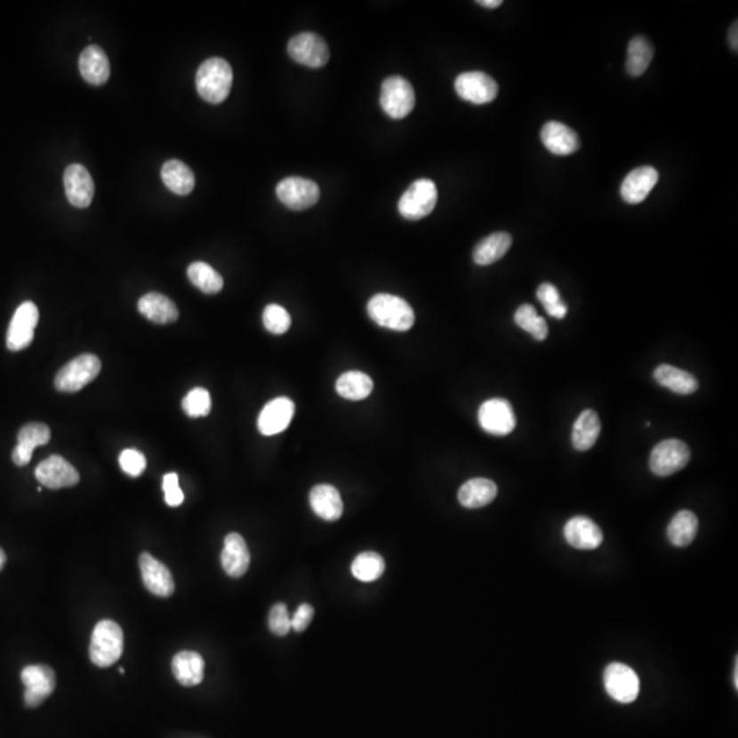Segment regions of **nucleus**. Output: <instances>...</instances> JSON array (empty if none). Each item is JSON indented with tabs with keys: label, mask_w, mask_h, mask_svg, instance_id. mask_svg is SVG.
Listing matches in <instances>:
<instances>
[{
	"label": "nucleus",
	"mask_w": 738,
	"mask_h": 738,
	"mask_svg": "<svg viewBox=\"0 0 738 738\" xmlns=\"http://www.w3.org/2000/svg\"><path fill=\"white\" fill-rule=\"evenodd\" d=\"M221 567L234 579H239L248 572L251 564V552L246 541L239 533H229L225 539V547L221 556Z\"/></svg>",
	"instance_id": "4be33fe9"
},
{
	"label": "nucleus",
	"mask_w": 738,
	"mask_h": 738,
	"mask_svg": "<svg viewBox=\"0 0 738 738\" xmlns=\"http://www.w3.org/2000/svg\"><path fill=\"white\" fill-rule=\"evenodd\" d=\"M163 491H164L167 505L172 506V508L182 505L183 493L180 488V483H178L177 473H167L164 476V478H163Z\"/></svg>",
	"instance_id": "c03bdc74"
},
{
	"label": "nucleus",
	"mask_w": 738,
	"mask_h": 738,
	"mask_svg": "<svg viewBox=\"0 0 738 738\" xmlns=\"http://www.w3.org/2000/svg\"><path fill=\"white\" fill-rule=\"evenodd\" d=\"M39 309L32 301L22 302L15 310L7 331V348L12 352L24 350L32 343L39 323Z\"/></svg>",
	"instance_id": "f8f14e48"
},
{
	"label": "nucleus",
	"mask_w": 738,
	"mask_h": 738,
	"mask_svg": "<svg viewBox=\"0 0 738 738\" xmlns=\"http://www.w3.org/2000/svg\"><path fill=\"white\" fill-rule=\"evenodd\" d=\"M564 534L567 543L577 549H595L603 541L602 529L584 516L570 518L565 525Z\"/></svg>",
	"instance_id": "412c9836"
},
{
	"label": "nucleus",
	"mask_w": 738,
	"mask_h": 738,
	"mask_svg": "<svg viewBox=\"0 0 738 738\" xmlns=\"http://www.w3.org/2000/svg\"><path fill=\"white\" fill-rule=\"evenodd\" d=\"M605 688L608 696L620 703H632L640 692V679L630 666L623 663H610L603 674Z\"/></svg>",
	"instance_id": "1a4fd4ad"
},
{
	"label": "nucleus",
	"mask_w": 738,
	"mask_h": 738,
	"mask_svg": "<svg viewBox=\"0 0 738 738\" xmlns=\"http://www.w3.org/2000/svg\"><path fill=\"white\" fill-rule=\"evenodd\" d=\"M66 196L74 207L86 208L95 196V183L88 170L81 164H70L63 175Z\"/></svg>",
	"instance_id": "f3484780"
},
{
	"label": "nucleus",
	"mask_w": 738,
	"mask_h": 738,
	"mask_svg": "<svg viewBox=\"0 0 738 738\" xmlns=\"http://www.w3.org/2000/svg\"><path fill=\"white\" fill-rule=\"evenodd\" d=\"M309 502L315 514L325 521H337L342 516V498L340 491L333 485H315L309 493Z\"/></svg>",
	"instance_id": "b1692460"
},
{
	"label": "nucleus",
	"mask_w": 738,
	"mask_h": 738,
	"mask_svg": "<svg viewBox=\"0 0 738 738\" xmlns=\"http://www.w3.org/2000/svg\"><path fill=\"white\" fill-rule=\"evenodd\" d=\"M498 495V487L490 478L476 477L461 485L458 501L467 509H480L490 505Z\"/></svg>",
	"instance_id": "a878e982"
},
{
	"label": "nucleus",
	"mask_w": 738,
	"mask_h": 738,
	"mask_svg": "<svg viewBox=\"0 0 738 738\" xmlns=\"http://www.w3.org/2000/svg\"><path fill=\"white\" fill-rule=\"evenodd\" d=\"M658 180L659 172L654 167H638L626 175L621 185V196L628 205H640L655 188Z\"/></svg>",
	"instance_id": "aec40b11"
},
{
	"label": "nucleus",
	"mask_w": 738,
	"mask_h": 738,
	"mask_svg": "<svg viewBox=\"0 0 738 738\" xmlns=\"http://www.w3.org/2000/svg\"><path fill=\"white\" fill-rule=\"evenodd\" d=\"M654 58V48L647 37L638 36L630 40L626 55V70L632 77H640L646 73Z\"/></svg>",
	"instance_id": "f704fd0d"
},
{
	"label": "nucleus",
	"mask_w": 738,
	"mask_h": 738,
	"mask_svg": "<svg viewBox=\"0 0 738 738\" xmlns=\"http://www.w3.org/2000/svg\"><path fill=\"white\" fill-rule=\"evenodd\" d=\"M162 180L175 195L187 196L195 189V174L180 160L172 159L163 164Z\"/></svg>",
	"instance_id": "2f4dec72"
},
{
	"label": "nucleus",
	"mask_w": 738,
	"mask_h": 738,
	"mask_svg": "<svg viewBox=\"0 0 738 738\" xmlns=\"http://www.w3.org/2000/svg\"><path fill=\"white\" fill-rule=\"evenodd\" d=\"M437 189L434 180H414L406 192L399 198V213L408 221H420L426 218L437 207Z\"/></svg>",
	"instance_id": "20e7f679"
},
{
	"label": "nucleus",
	"mask_w": 738,
	"mask_h": 738,
	"mask_svg": "<svg viewBox=\"0 0 738 738\" xmlns=\"http://www.w3.org/2000/svg\"><path fill=\"white\" fill-rule=\"evenodd\" d=\"M80 73L91 85H103L108 81L109 60L99 45H88L80 55Z\"/></svg>",
	"instance_id": "393cba45"
},
{
	"label": "nucleus",
	"mask_w": 738,
	"mask_h": 738,
	"mask_svg": "<svg viewBox=\"0 0 738 738\" xmlns=\"http://www.w3.org/2000/svg\"><path fill=\"white\" fill-rule=\"evenodd\" d=\"M101 363L95 355H81L60 368L55 387L62 393H77L100 373Z\"/></svg>",
	"instance_id": "423d86ee"
},
{
	"label": "nucleus",
	"mask_w": 738,
	"mask_h": 738,
	"mask_svg": "<svg viewBox=\"0 0 738 738\" xmlns=\"http://www.w3.org/2000/svg\"><path fill=\"white\" fill-rule=\"evenodd\" d=\"M50 427L43 422H29L18 432V445L12 450V461L18 467H25L32 460L33 450L50 442Z\"/></svg>",
	"instance_id": "6ab92c4d"
},
{
	"label": "nucleus",
	"mask_w": 738,
	"mask_h": 738,
	"mask_svg": "<svg viewBox=\"0 0 738 738\" xmlns=\"http://www.w3.org/2000/svg\"><path fill=\"white\" fill-rule=\"evenodd\" d=\"M35 475L43 485L51 490L73 487L80 482L77 469L60 455H51L40 462L36 468Z\"/></svg>",
	"instance_id": "2eb2a0df"
},
{
	"label": "nucleus",
	"mask_w": 738,
	"mask_h": 738,
	"mask_svg": "<svg viewBox=\"0 0 738 738\" xmlns=\"http://www.w3.org/2000/svg\"><path fill=\"white\" fill-rule=\"evenodd\" d=\"M119 465L127 475L132 476V477H139L147 468V460L139 450L127 449L124 450L119 455Z\"/></svg>",
	"instance_id": "79ce46f5"
},
{
	"label": "nucleus",
	"mask_w": 738,
	"mask_h": 738,
	"mask_svg": "<svg viewBox=\"0 0 738 738\" xmlns=\"http://www.w3.org/2000/svg\"><path fill=\"white\" fill-rule=\"evenodd\" d=\"M139 310L142 317L156 325H169L180 317L177 305L160 293H148L139 301Z\"/></svg>",
	"instance_id": "bb28decb"
},
{
	"label": "nucleus",
	"mask_w": 738,
	"mask_h": 738,
	"mask_svg": "<svg viewBox=\"0 0 738 738\" xmlns=\"http://www.w3.org/2000/svg\"><path fill=\"white\" fill-rule=\"evenodd\" d=\"M294 402L287 397L272 399L264 406L257 419V429L264 437L281 434L294 417Z\"/></svg>",
	"instance_id": "dca6fc26"
},
{
	"label": "nucleus",
	"mask_w": 738,
	"mask_h": 738,
	"mask_svg": "<svg viewBox=\"0 0 738 738\" xmlns=\"http://www.w3.org/2000/svg\"><path fill=\"white\" fill-rule=\"evenodd\" d=\"M263 325L271 334L282 335L292 325V317L281 305L269 304L263 312Z\"/></svg>",
	"instance_id": "a19ab883"
},
{
	"label": "nucleus",
	"mask_w": 738,
	"mask_h": 738,
	"mask_svg": "<svg viewBox=\"0 0 738 738\" xmlns=\"http://www.w3.org/2000/svg\"><path fill=\"white\" fill-rule=\"evenodd\" d=\"M455 92L462 100L487 104L498 96V84L483 71H467L455 78Z\"/></svg>",
	"instance_id": "ddd939ff"
},
{
	"label": "nucleus",
	"mask_w": 738,
	"mask_h": 738,
	"mask_svg": "<svg viewBox=\"0 0 738 738\" xmlns=\"http://www.w3.org/2000/svg\"><path fill=\"white\" fill-rule=\"evenodd\" d=\"M416 95L412 84L401 76L386 78L381 84V106L393 119H402L413 111Z\"/></svg>",
	"instance_id": "39448f33"
},
{
	"label": "nucleus",
	"mask_w": 738,
	"mask_h": 738,
	"mask_svg": "<svg viewBox=\"0 0 738 738\" xmlns=\"http://www.w3.org/2000/svg\"><path fill=\"white\" fill-rule=\"evenodd\" d=\"M478 424L487 434L505 437L516 429L517 420L513 406L508 399H487L477 413Z\"/></svg>",
	"instance_id": "9b49d317"
},
{
	"label": "nucleus",
	"mask_w": 738,
	"mask_h": 738,
	"mask_svg": "<svg viewBox=\"0 0 738 738\" xmlns=\"http://www.w3.org/2000/svg\"><path fill=\"white\" fill-rule=\"evenodd\" d=\"M4 564H6V554L4 549H0V570L4 569Z\"/></svg>",
	"instance_id": "09e8293b"
},
{
	"label": "nucleus",
	"mask_w": 738,
	"mask_h": 738,
	"mask_svg": "<svg viewBox=\"0 0 738 738\" xmlns=\"http://www.w3.org/2000/svg\"><path fill=\"white\" fill-rule=\"evenodd\" d=\"M142 582L149 592L160 598H169L174 594L175 582L170 572L162 562L155 559L151 554L144 552L140 557Z\"/></svg>",
	"instance_id": "a211bd4d"
},
{
	"label": "nucleus",
	"mask_w": 738,
	"mask_h": 738,
	"mask_svg": "<svg viewBox=\"0 0 738 738\" xmlns=\"http://www.w3.org/2000/svg\"><path fill=\"white\" fill-rule=\"evenodd\" d=\"M654 378L664 389L681 396H688L699 389V381L692 373L668 364L659 365L654 371Z\"/></svg>",
	"instance_id": "c85d7f7f"
},
{
	"label": "nucleus",
	"mask_w": 738,
	"mask_h": 738,
	"mask_svg": "<svg viewBox=\"0 0 738 738\" xmlns=\"http://www.w3.org/2000/svg\"><path fill=\"white\" fill-rule=\"evenodd\" d=\"M368 315L376 325L394 331H408L414 325V312L411 305L398 295H373L369 300Z\"/></svg>",
	"instance_id": "f03ea898"
},
{
	"label": "nucleus",
	"mask_w": 738,
	"mask_h": 738,
	"mask_svg": "<svg viewBox=\"0 0 738 738\" xmlns=\"http://www.w3.org/2000/svg\"><path fill=\"white\" fill-rule=\"evenodd\" d=\"M511 243H513V239H511L510 234H491L476 245L475 251H473V261L478 266H490V264L501 261L508 253Z\"/></svg>",
	"instance_id": "7c9ffc66"
},
{
	"label": "nucleus",
	"mask_w": 738,
	"mask_h": 738,
	"mask_svg": "<svg viewBox=\"0 0 738 738\" xmlns=\"http://www.w3.org/2000/svg\"><path fill=\"white\" fill-rule=\"evenodd\" d=\"M699 529L696 514L689 510H681L673 517L669 524L668 538L676 547H686L694 541Z\"/></svg>",
	"instance_id": "72a5a7b5"
},
{
	"label": "nucleus",
	"mask_w": 738,
	"mask_h": 738,
	"mask_svg": "<svg viewBox=\"0 0 738 738\" xmlns=\"http://www.w3.org/2000/svg\"><path fill=\"white\" fill-rule=\"evenodd\" d=\"M211 408H213V402H211L210 393L201 387L189 391L182 401L183 412L195 419L208 416Z\"/></svg>",
	"instance_id": "ea45409f"
},
{
	"label": "nucleus",
	"mask_w": 738,
	"mask_h": 738,
	"mask_svg": "<svg viewBox=\"0 0 738 738\" xmlns=\"http://www.w3.org/2000/svg\"><path fill=\"white\" fill-rule=\"evenodd\" d=\"M287 51L294 62L307 68H323L330 60L327 43L317 33L304 32L294 36L287 44Z\"/></svg>",
	"instance_id": "6e6552de"
},
{
	"label": "nucleus",
	"mask_w": 738,
	"mask_h": 738,
	"mask_svg": "<svg viewBox=\"0 0 738 738\" xmlns=\"http://www.w3.org/2000/svg\"><path fill=\"white\" fill-rule=\"evenodd\" d=\"M205 659L193 651H182L172 659L175 678L183 686H198L205 679Z\"/></svg>",
	"instance_id": "cd10ccee"
},
{
	"label": "nucleus",
	"mask_w": 738,
	"mask_h": 738,
	"mask_svg": "<svg viewBox=\"0 0 738 738\" xmlns=\"http://www.w3.org/2000/svg\"><path fill=\"white\" fill-rule=\"evenodd\" d=\"M514 322L518 327L529 333L536 341H544L549 335V325L543 317H539L534 307L521 305L514 313Z\"/></svg>",
	"instance_id": "e433bc0d"
},
{
	"label": "nucleus",
	"mask_w": 738,
	"mask_h": 738,
	"mask_svg": "<svg viewBox=\"0 0 738 738\" xmlns=\"http://www.w3.org/2000/svg\"><path fill=\"white\" fill-rule=\"evenodd\" d=\"M691 461V450L686 442L666 439L654 447L650 457V469L654 475L666 477L684 469Z\"/></svg>",
	"instance_id": "0eeeda50"
},
{
	"label": "nucleus",
	"mask_w": 738,
	"mask_h": 738,
	"mask_svg": "<svg viewBox=\"0 0 738 738\" xmlns=\"http://www.w3.org/2000/svg\"><path fill=\"white\" fill-rule=\"evenodd\" d=\"M477 4L480 6L485 7V9H496V7H500L502 4V0H480Z\"/></svg>",
	"instance_id": "de8ad7c7"
},
{
	"label": "nucleus",
	"mask_w": 738,
	"mask_h": 738,
	"mask_svg": "<svg viewBox=\"0 0 738 738\" xmlns=\"http://www.w3.org/2000/svg\"><path fill=\"white\" fill-rule=\"evenodd\" d=\"M734 686H735V689H738V659L737 658H735Z\"/></svg>",
	"instance_id": "8fccbe9b"
},
{
	"label": "nucleus",
	"mask_w": 738,
	"mask_h": 738,
	"mask_svg": "<svg viewBox=\"0 0 738 738\" xmlns=\"http://www.w3.org/2000/svg\"><path fill=\"white\" fill-rule=\"evenodd\" d=\"M269 626L271 632L277 636H286L292 630V618L289 617V612L284 603H278L271 608Z\"/></svg>",
	"instance_id": "37998d69"
},
{
	"label": "nucleus",
	"mask_w": 738,
	"mask_h": 738,
	"mask_svg": "<svg viewBox=\"0 0 738 738\" xmlns=\"http://www.w3.org/2000/svg\"><path fill=\"white\" fill-rule=\"evenodd\" d=\"M233 85V68L228 60L210 58L201 63L196 74L198 95L211 104H221L228 99Z\"/></svg>",
	"instance_id": "f257e3e1"
},
{
	"label": "nucleus",
	"mask_w": 738,
	"mask_h": 738,
	"mask_svg": "<svg viewBox=\"0 0 738 738\" xmlns=\"http://www.w3.org/2000/svg\"><path fill=\"white\" fill-rule=\"evenodd\" d=\"M729 43H730V47H732L733 50H734L735 52H737V48H738V25H737V21H735L734 24L732 25V28H730Z\"/></svg>",
	"instance_id": "49530a36"
},
{
	"label": "nucleus",
	"mask_w": 738,
	"mask_h": 738,
	"mask_svg": "<svg viewBox=\"0 0 738 738\" xmlns=\"http://www.w3.org/2000/svg\"><path fill=\"white\" fill-rule=\"evenodd\" d=\"M600 429H602V426H600V420L597 412L592 411V409L582 412L574 422V434H572L574 449L579 450V452H587V450L592 449L598 437H599Z\"/></svg>",
	"instance_id": "c756f323"
},
{
	"label": "nucleus",
	"mask_w": 738,
	"mask_h": 738,
	"mask_svg": "<svg viewBox=\"0 0 738 738\" xmlns=\"http://www.w3.org/2000/svg\"><path fill=\"white\" fill-rule=\"evenodd\" d=\"M384 561L379 554L366 551L356 557L352 564V574L360 582H375L383 574Z\"/></svg>",
	"instance_id": "4c0bfd02"
},
{
	"label": "nucleus",
	"mask_w": 738,
	"mask_h": 738,
	"mask_svg": "<svg viewBox=\"0 0 738 738\" xmlns=\"http://www.w3.org/2000/svg\"><path fill=\"white\" fill-rule=\"evenodd\" d=\"M541 137L544 147L558 156H567L579 151L580 139L576 132L561 122H547L541 129Z\"/></svg>",
	"instance_id": "5701e85b"
},
{
	"label": "nucleus",
	"mask_w": 738,
	"mask_h": 738,
	"mask_svg": "<svg viewBox=\"0 0 738 738\" xmlns=\"http://www.w3.org/2000/svg\"><path fill=\"white\" fill-rule=\"evenodd\" d=\"M189 281L205 294H216L223 289V278L210 264L196 261L188 269Z\"/></svg>",
	"instance_id": "c9c22d12"
},
{
	"label": "nucleus",
	"mask_w": 738,
	"mask_h": 738,
	"mask_svg": "<svg viewBox=\"0 0 738 738\" xmlns=\"http://www.w3.org/2000/svg\"><path fill=\"white\" fill-rule=\"evenodd\" d=\"M313 615H315V610H313L312 606L307 605V603L300 606L297 608V612H295L294 617L292 618L293 630L295 632H304L308 626H309Z\"/></svg>",
	"instance_id": "a18cd8bd"
},
{
	"label": "nucleus",
	"mask_w": 738,
	"mask_h": 738,
	"mask_svg": "<svg viewBox=\"0 0 738 738\" xmlns=\"http://www.w3.org/2000/svg\"><path fill=\"white\" fill-rule=\"evenodd\" d=\"M124 653V632L114 621H100L92 633L89 656L99 668H109Z\"/></svg>",
	"instance_id": "7ed1b4c3"
},
{
	"label": "nucleus",
	"mask_w": 738,
	"mask_h": 738,
	"mask_svg": "<svg viewBox=\"0 0 738 738\" xmlns=\"http://www.w3.org/2000/svg\"><path fill=\"white\" fill-rule=\"evenodd\" d=\"M21 679L25 686V704L30 709L39 707L57 686L55 673L44 664L27 666L22 670Z\"/></svg>",
	"instance_id": "4468645a"
},
{
	"label": "nucleus",
	"mask_w": 738,
	"mask_h": 738,
	"mask_svg": "<svg viewBox=\"0 0 738 738\" xmlns=\"http://www.w3.org/2000/svg\"><path fill=\"white\" fill-rule=\"evenodd\" d=\"M282 205L293 211H304L317 205L320 198L319 185L307 178H285L277 187Z\"/></svg>",
	"instance_id": "9d476101"
},
{
	"label": "nucleus",
	"mask_w": 738,
	"mask_h": 738,
	"mask_svg": "<svg viewBox=\"0 0 738 738\" xmlns=\"http://www.w3.org/2000/svg\"><path fill=\"white\" fill-rule=\"evenodd\" d=\"M335 389L342 398L361 401V399L368 398L373 393V381L366 373H360V371H349L340 376Z\"/></svg>",
	"instance_id": "473e14b6"
},
{
	"label": "nucleus",
	"mask_w": 738,
	"mask_h": 738,
	"mask_svg": "<svg viewBox=\"0 0 738 738\" xmlns=\"http://www.w3.org/2000/svg\"><path fill=\"white\" fill-rule=\"evenodd\" d=\"M536 295L549 317L556 319H564L566 317L567 305L562 301L561 294L554 285L541 284Z\"/></svg>",
	"instance_id": "58836bf2"
}]
</instances>
